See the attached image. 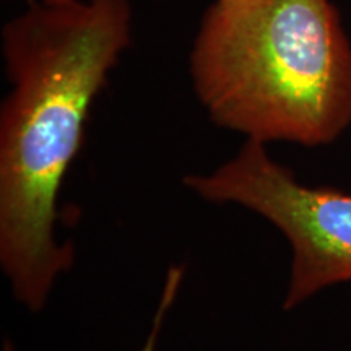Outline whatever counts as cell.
Here are the masks:
<instances>
[{"label": "cell", "instance_id": "cell-1", "mask_svg": "<svg viewBox=\"0 0 351 351\" xmlns=\"http://www.w3.org/2000/svg\"><path fill=\"white\" fill-rule=\"evenodd\" d=\"M132 32L130 0H29L2 26L0 265L32 313L73 263L72 245L56 238L57 199Z\"/></svg>", "mask_w": 351, "mask_h": 351}, {"label": "cell", "instance_id": "cell-2", "mask_svg": "<svg viewBox=\"0 0 351 351\" xmlns=\"http://www.w3.org/2000/svg\"><path fill=\"white\" fill-rule=\"evenodd\" d=\"M189 75L210 121L245 140L326 147L351 125V43L332 0H213Z\"/></svg>", "mask_w": 351, "mask_h": 351}, {"label": "cell", "instance_id": "cell-3", "mask_svg": "<svg viewBox=\"0 0 351 351\" xmlns=\"http://www.w3.org/2000/svg\"><path fill=\"white\" fill-rule=\"evenodd\" d=\"M184 186L204 200L261 215L287 238V311L328 287L351 282V194L301 182L271 158L265 143L245 140L231 160L210 173L186 176Z\"/></svg>", "mask_w": 351, "mask_h": 351}, {"label": "cell", "instance_id": "cell-4", "mask_svg": "<svg viewBox=\"0 0 351 351\" xmlns=\"http://www.w3.org/2000/svg\"><path fill=\"white\" fill-rule=\"evenodd\" d=\"M182 274H184L182 267L174 265V267H171L168 275H166V282H165L163 293H161L160 304H158L155 317H153V322H152V330H150V333H148L147 340H145V343L140 351H156L158 337H160L161 328H163L166 314H168L169 307L173 306L176 296H178L179 288H181Z\"/></svg>", "mask_w": 351, "mask_h": 351}]
</instances>
